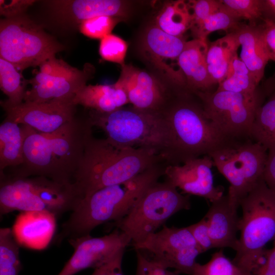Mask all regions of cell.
I'll use <instances>...</instances> for the list:
<instances>
[{
  "instance_id": "obj_9",
  "label": "cell",
  "mask_w": 275,
  "mask_h": 275,
  "mask_svg": "<svg viewBox=\"0 0 275 275\" xmlns=\"http://www.w3.org/2000/svg\"><path fill=\"white\" fill-rule=\"evenodd\" d=\"M268 151L251 139H228L208 155L230 183L227 196L238 206L259 181Z\"/></svg>"
},
{
  "instance_id": "obj_21",
  "label": "cell",
  "mask_w": 275,
  "mask_h": 275,
  "mask_svg": "<svg viewBox=\"0 0 275 275\" xmlns=\"http://www.w3.org/2000/svg\"><path fill=\"white\" fill-rule=\"evenodd\" d=\"M207 41L193 39L186 41L178 64L185 79L187 90L193 93L212 91L214 86L207 70Z\"/></svg>"
},
{
  "instance_id": "obj_3",
  "label": "cell",
  "mask_w": 275,
  "mask_h": 275,
  "mask_svg": "<svg viewBox=\"0 0 275 275\" xmlns=\"http://www.w3.org/2000/svg\"><path fill=\"white\" fill-rule=\"evenodd\" d=\"M172 96L160 112L170 134L168 165L208 155L228 140L207 116L195 94L182 90Z\"/></svg>"
},
{
  "instance_id": "obj_43",
  "label": "cell",
  "mask_w": 275,
  "mask_h": 275,
  "mask_svg": "<svg viewBox=\"0 0 275 275\" xmlns=\"http://www.w3.org/2000/svg\"><path fill=\"white\" fill-rule=\"evenodd\" d=\"M124 253L120 252L107 263L95 269L91 275H123L122 262Z\"/></svg>"
},
{
  "instance_id": "obj_40",
  "label": "cell",
  "mask_w": 275,
  "mask_h": 275,
  "mask_svg": "<svg viewBox=\"0 0 275 275\" xmlns=\"http://www.w3.org/2000/svg\"><path fill=\"white\" fill-rule=\"evenodd\" d=\"M39 66V72L51 76L68 75L77 69L71 67L64 61L57 59L56 57L47 59Z\"/></svg>"
},
{
  "instance_id": "obj_31",
  "label": "cell",
  "mask_w": 275,
  "mask_h": 275,
  "mask_svg": "<svg viewBox=\"0 0 275 275\" xmlns=\"http://www.w3.org/2000/svg\"><path fill=\"white\" fill-rule=\"evenodd\" d=\"M16 238L11 229H0V275H19L22 269Z\"/></svg>"
},
{
  "instance_id": "obj_42",
  "label": "cell",
  "mask_w": 275,
  "mask_h": 275,
  "mask_svg": "<svg viewBox=\"0 0 275 275\" xmlns=\"http://www.w3.org/2000/svg\"><path fill=\"white\" fill-rule=\"evenodd\" d=\"M260 25L270 61L275 63V23L263 19Z\"/></svg>"
},
{
  "instance_id": "obj_15",
  "label": "cell",
  "mask_w": 275,
  "mask_h": 275,
  "mask_svg": "<svg viewBox=\"0 0 275 275\" xmlns=\"http://www.w3.org/2000/svg\"><path fill=\"white\" fill-rule=\"evenodd\" d=\"M186 42L183 37L169 35L155 24L146 30L141 40V51L145 58L166 75L177 90H187L178 64Z\"/></svg>"
},
{
  "instance_id": "obj_20",
  "label": "cell",
  "mask_w": 275,
  "mask_h": 275,
  "mask_svg": "<svg viewBox=\"0 0 275 275\" xmlns=\"http://www.w3.org/2000/svg\"><path fill=\"white\" fill-rule=\"evenodd\" d=\"M238 207L230 201L227 195L211 202L204 218L214 248H229L236 250L240 220Z\"/></svg>"
},
{
  "instance_id": "obj_13",
  "label": "cell",
  "mask_w": 275,
  "mask_h": 275,
  "mask_svg": "<svg viewBox=\"0 0 275 275\" xmlns=\"http://www.w3.org/2000/svg\"><path fill=\"white\" fill-rule=\"evenodd\" d=\"M73 98L53 99L36 102L11 105L1 101L6 118L20 125H28L42 133L52 132L75 118L76 105Z\"/></svg>"
},
{
  "instance_id": "obj_45",
  "label": "cell",
  "mask_w": 275,
  "mask_h": 275,
  "mask_svg": "<svg viewBox=\"0 0 275 275\" xmlns=\"http://www.w3.org/2000/svg\"><path fill=\"white\" fill-rule=\"evenodd\" d=\"M253 275H275V240L272 249L265 250L262 262Z\"/></svg>"
},
{
  "instance_id": "obj_22",
  "label": "cell",
  "mask_w": 275,
  "mask_h": 275,
  "mask_svg": "<svg viewBox=\"0 0 275 275\" xmlns=\"http://www.w3.org/2000/svg\"><path fill=\"white\" fill-rule=\"evenodd\" d=\"M233 32L236 34L241 46L239 58L259 85L263 78L266 66L270 61L260 24L241 22Z\"/></svg>"
},
{
  "instance_id": "obj_14",
  "label": "cell",
  "mask_w": 275,
  "mask_h": 275,
  "mask_svg": "<svg viewBox=\"0 0 275 275\" xmlns=\"http://www.w3.org/2000/svg\"><path fill=\"white\" fill-rule=\"evenodd\" d=\"M74 253L58 275H73L88 268L94 269L124 251L131 242L124 232L115 228L108 235L93 237L90 235L68 240Z\"/></svg>"
},
{
  "instance_id": "obj_28",
  "label": "cell",
  "mask_w": 275,
  "mask_h": 275,
  "mask_svg": "<svg viewBox=\"0 0 275 275\" xmlns=\"http://www.w3.org/2000/svg\"><path fill=\"white\" fill-rule=\"evenodd\" d=\"M267 97L257 110L250 138L268 151L275 149V85Z\"/></svg>"
},
{
  "instance_id": "obj_44",
  "label": "cell",
  "mask_w": 275,
  "mask_h": 275,
  "mask_svg": "<svg viewBox=\"0 0 275 275\" xmlns=\"http://www.w3.org/2000/svg\"><path fill=\"white\" fill-rule=\"evenodd\" d=\"M263 177L268 187L275 193V149L267 152Z\"/></svg>"
},
{
  "instance_id": "obj_38",
  "label": "cell",
  "mask_w": 275,
  "mask_h": 275,
  "mask_svg": "<svg viewBox=\"0 0 275 275\" xmlns=\"http://www.w3.org/2000/svg\"><path fill=\"white\" fill-rule=\"evenodd\" d=\"M137 266L135 275H179L177 271L168 270L148 259L140 251L136 250Z\"/></svg>"
},
{
  "instance_id": "obj_35",
  "label": "cell",
  "mask_w": 275,
  "mask_h": 275,
  "mask_svg": "<svg viewBox=\"0 0 275 275\" xmlns=\"http://www.w3.org/2000/svg\"><path fill=\"white\" fill-rule=\"evenodd\" d=\"M119 21L118 17L98 16L81 21L79 24V30L81 33L88 37L101 40L111 34Z\"/></svg>"
},
{
  "instance_id": "obj_8",
  "label": "cell",
  "mask_w": 275,
  "mask_h": 275,
  "mask_svg": "<svg viewBox=\"0 0 275 275\" xmlns=\"http://www.w3.org/2000/svg\"><path fill=\"white\" fill-rule=\"evenodd\" d=\"M189 195H184L169 182L157 181L143 193L130 211L122 218L110 223L126 233L132 244L143 242L171 216L190 208Z\"/></svg>"
},
{
  "instance_id": "obj_30",
  "label": "cell",
  "mask_w": 275,
  "mask_h": 275,
  "mask_svg": "<svg viewBox=\"0 0 275 275\" xmlns=\"http://www.w3.org/2000/svg\"><path fill=\"white\" fill-rule=\"evenodd\" d=\"M240 20L222 3V7L218 10L198 26L191 29L190 31L194 39L207 41L208 36L213 32L223 30L227 34L234 31L241 23Z\"/></svg>"
},
{
  "instance_id": "obj_17",
  "label": "cell",
  "mask_w": 275,
  "mask_h": 275,
  "mask_svg": "<svg viewBox=\"0 0 275 275\" xmlns=\"http://www.w3.org/2000/svg\"><path fill=\"white\" fill-rule=\"evenodd\" d=\"M122 66L117 80L132 107L145 111L160 112L172 95L153 75L131 65Z\"/></svg>"
},
{
  "instance_id": "obj_29",
  "label": "cell",
  "mask_w": 275,
  "mask_h": 275,
  "mask_svg": "<svg viewBox=\"0 0 275 275\" xmlns=\"http://www.w3.org/2000/svg\"><path fill=\"white\" fill-rule=\"evenodd\" d=\"M217 91L254 95L261 90L254 76L236 53L233 57L226 78L218 84Z\"/></svg>"
},
{
  "instance_id": "obj_32",
  "label": "cell",
  "mask_w": 275,
  "mask_h": 275,
  "mask_svg": "<svg viewBox=\"0 0 275 275\" xmlns=\"http://www.w3.org/2000/svg\"><path fill=\"white\" fill-rule=\"evenodd\" d=\"M0 87L8 96L5 102L11 105L19 104L24 101L25 85L21 84V75L10 62L0 58Z\"/></svg>"
},
{
  "instance_id": "obj_26",
  "label": "cell",
  "mask_w": 275,
  "mask_h": 275,
  "mask_svg": "<svg viewBox=\"0 0 275 275\" xmlns=\"http://www.w3.org/2000/svg\"><path fill=\"white\" fill-rule=\"evenodd\" d=\"M26 136L25 126L7 118L0 125V171L20 166Z\"/></svg>"
},
{
  "instance_id": "obj_46",
  "label": "cell",
  "mask_w": 275,
  "mask_h": 275,
  "mask_svg": "<svg viewBox=\"0 0 275 275\" xmlns=\"http://www.w3.org/2000/svg\"><path fill=\"white\" fill-rule=\"evenodd\" d=\"M262 14L263 19L275 23V0H262Z\"/></svg>"
},
{
  "instance_id": "obj_36",
  "label": "cell",
  "mask_w": 275,
  "mask_h": 275,
  "mask_svg": "<svg viewBox=\"0 0 275 275\" xmlns=\"http://www.w3.org/2000/svg\"><path fill=\"white\" fill-rule=\"evenodd\" d=\"M127 48V43L124 40L111 34L101 39L99 52L104 60L123 65Z\"/></svg>"
},
{
  "instance_id": "obj_24",
  "label": "cell",
  "mask_w": 275,
  "mask_h": 275,
  "mask_svg": "<svg viewBox=\"0 0 275 275\" xmlns=\"http://www.w3.org/2000/svg\"><path fill=\"white\" fill-rule=\"evenodd\" d=\"M239 46L237 36L234 32L208 43L206 64L209 76L214 85L226 78Z\"/></svg>"
},
{
  "instance_id": "obj_37",
  "label": "cell",
  "mask_w": 275,
  "mask_h": 275,
  "mask_svg": "<svg viewBox=\"0 0 275 275\" xmlns=\"http://www.w3.org/2000/svg\"><path fill=\"white\" fill-rule=\"evenodd\" d=\"M188 2L193 15L190 30L200 24L222 6L221 0H193Z\"/></svg>"
},
{
  "instance_id": "obj_18",
  "label": "cell",
  "mask_w": 275,
  "mask_h": 275,
  "mask_svg": "<svg viewBox=\"0 0 275 275\" xmlns=\"http://www.w3.org/2000/svg\"><path fill=\"white\" fill-rule=\"evenodd\" d=\"M92 66L87 64L82 70L78 69L65 75L51 76L40 72L30 80H24L31 85L25 91L24 101L42 102L53 99L73 98L75 94L86 85L92 75Z\"/></svg>"
},
{
  "instance_id": "obj_34",
  "label": "cell",
  "mask_w": 275,
  "mask_h": 275,
  "mask_svg": "<svg viewBox=\"0 0 275 275\" xmlns=\"http://www.w3.org/2000/svg\"><path fill=\"white\" fill-rule=\"evenodd\" d=\"M224 6L240 20L257 24L262 20V0H221Z\"/></svg>"
},
{
  "instance_id": "obj_7",
  "label": "cell",
  "mask_w": 275,
  "mask_h": 275,
  "mask_svg": "<svg viewBox=\"0 0 275 275\" xmlns=\"http://www.w3.org/2000/svg\"><path fill=\"white\" fill-rule=\"evenodd\" d=\"M81 198L73 184L41 176L18 177L0 171V215L14 211L42 212L56 217L72 211Z\"/></svg>"
},
{
  "instance_id": "obj_39",
  "label": "cell",
  "mask_w": 275,
  "mask_h": 275,
  "mask_svg": "<svg viewBox=\"0 0 275 275\" xmlns=\"http://www.w3.org/2000/svg\"><path fill=\"white\" fill-rule=\"evenodd\" d=\"M187 228L203 253L214 248L209 235L208 224L204 217L199 222Z\"/></svg>"
},
{
  "instance_id": "obj_16",
  "label": "cell",
  "mask_w": 275,
  "mask_h": 275,
  "mask_svg": "<svg viewBox=\"0 0 275 275\" xmlns=\"http://www.w3.org/2000/svg\"><path fill=\"white\" fill-rule=\"evenodd\" d=\"M213 161L208 155L190 159L180 164L168 165L165 180L188 195L203 197L211 202L223 196V190L213 183Z\"/></svg>"
},
{
  "instance_id": "obj_33",
  "label": "cell",
  "mask_w": 275,
  "mask_h": 275,
  "mask_svg": "<svg viewBox=\"0 0 275 275\" xmlns=\"http://www.w3.org/2000/svg\"><path fill=\"white\" fill-rule=\"evenodd\" d=\"M189 275H245L222 250L212 254L206 263H196Z\"/></svg>"
},
{
  "instance_id": "obj_10",
  "label": "cell",
  "mask_w": 275,
  "mask_h": 275,
  "mask_svg": "<svg viewBox=\"0 0 275 275\" xmlns=\"http://www.w3.org/2000/svg\"><path fill=\"white\" fill-rule=\"evenodd\" d=\"M63 45L25 14L0 21V56L18 70L39 66Z\"/></svg>"
},
{
  "instance_id": "obj_23",
  "label": "cell",
  "mask_w": 275,
  "mask_h": 275,
  "mask_svg": "<svg viewBox=\"0 0 275 275\" xmlns=\"http://www.w3.org/2000/svg\"><path fill=\"white\" fill-rule=\"evenodd\" d=\"M73 102L101 113L113 112L129 103L127 95L120 84L87 85L75 94Z\"/></svg>"
},
{
  "instance_id": "obj_12",
  "label": "cell",
  "mask_w": 275,
  "mask_h": 275,
  "mask_svg": "<svg viewBox=\"0 0 275 275\" xmlns=\"http://www.w3.org/2000/svg\"><path fill=\"white\" fill-rule=\"evenodd\" d=\"M134 249L148 252L149 259L166 269L189 275L203 253L187 227H168L150 234L143 242L132 244Z\"/></svg>"
},
{
  "instance_id": "obj_2",
  "label": "cell",
  "mask_w": 275,
  "mask_h": 275,
  "mask_svg": "<svg viewBox=\"0 0 275 275\" xmlns=\"http://www.w3.org/2000/svg\"><path fill=\"white\" fill-rule=\"evenodd\" d=\"M167 166L164 162L158 163L128 181L100 188L84 197L63 224L54 242L60 244L65 239L90 235L99 225L124 217L145 190L164 175Z\"/></svg>"
},
{
  "instance_id": "obj_4",
  "label": "cell",
  "mask_w": 275,
  "mask_h": 275,
  "mask_svg": "<svg viewBox=\"0 0 275 275\" xmlns=\"http://www.w3.org/2000/svg\"><path fill=\"white\" fill-rule=\"evenodd\" d=\"M161 162L166 163L154 150L117 147L92 134L74 184L84 198L100 188L128 181Z\"/></svg>"
},
{
  "instance_id": "obj_11",
  "label": "cell",
  "mask_w": 275,
  "mask_h": 275,
  "mask_svg": "<svg viewBox=\"0 0 275 275\" xmlns=\"http://www.w3.org/2000/svg\"><path fill=\"white\" fill-rule=\"evenodd\" d=\"M270 92L266 82L257 94L224 91L197 92L207 116L227 139H250L257 109Z\"/></svg>"
},
{
  "instance_id": "obj_19",
  "label": "cell",
  "mask_w": 275,
  "mask_h": 275,
  "mask_svg": "<svg viewBox=\"0 0 275 275\" xmlns=\"http://www.w3.org/2000/svg\"><path fill=\"white\" fill-rule=\"evenodd\" d=\"M53 17L65 24H78L86 19L106 15L125 16L128 3L118 0H52L47 1Z\"/></svg>"
},
{
  "instance_id": "obj_41",
  "label": "cell",
  "mask_w": 275,
  "mask_h": 275,
  "mask_svg": "<svg viewBox=\"0 0 275 275\" xmlns=\"http://www.w3.org/2000/svg\"><path fill=\"white\" fill-rule=\"evenodd\" d=\"M35 1L32 0H11L0 1L1 15L5 18H11L21 15L29 7L31 6Z\"/></svg>"
},
{
  "instance_id": "obj_25",
  "label": "cell",
  "mask_w": 275,
  "mask_h": 275,
  "mask_svg": "<svg viewBox=\"0 0 275 275\" xmlns=\"http://www.w3.org/2000/svg\"><path fill=\"white\" fill-rule=\"evenodd\" d=\"M24 213L17 220L13 231L18 239L29 245L47 242L54 229L56 217L47 212Z\"/></svg>"
},
{
  "instance_id": "obj_1",
  "label": "cell",
  "mask_w": 275,
  "mask_h": 275,
  "mask_svg": "<svg viewBox=\"0 0 275 275\" xmlns=\"http://www.w3.org/2000/svg\"><path fill=\"white\" fill-rule=\"evenodd\" d=\"M25 126L23 162L7 173L22 177H44L63 185L74 183L87 141L93 134L88 117H75L50 133Z\"/></svg>"
},
{
  "instance_id": "obj_6",
  "label": "cell",
  "mask_w": 275,
  "mask_h": 275,
  "mask_svg": "<svg viewBox=\"0 0 275 275\" xmlns=\"http://www.w3.org/2000/svg\"><path fill=\"white\" fill-rule=\"evenodd\" d=\"M239 206L240 235L232 261L245 275H253L263 260L265 246L275 240V193L262 179Z\"/></svg>"
},
{
  "instance_id": "obj_5",
  "label": "cell",
  "mask_w": 275,
  "mask_h": 275,
  "mask_svg": "<svg viewBox=\"0 0 275 275\" xmlns=\"http://www.w3.org/2000/svg\"><path fill=\"white\" fill-rule=\"evenodd\" d=\"M88 118L93 127L101 129L105 139L115 146L152 150L167 163L170 134L160 112L122 107L107 113L91 110Z\"/></svg>"
},
{
  "instance_id": "obj_27",
  "label": "cell",
  "mask_w": 275,
  "mask_h": 275,
  "mask_svg": "<svg viewBox=\"0 0 275 275\" xmlns=\"http://www.w3.org/2000/svg\"><path fill=\"white\" fill-rule=\"evenodd\" d=\"M192 22L188 2L178 0L164 4L156 17L155 24L169 35L182 37L190 29Z\"/></svg>"
}]
</instances>
